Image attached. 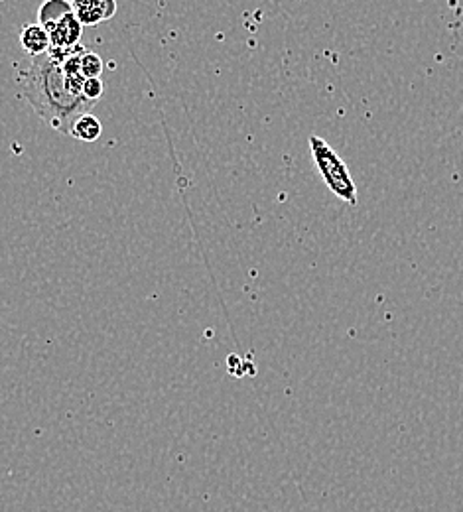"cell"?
<instances>
[{
  "mask_svg": "<svg viewBox=\"0 0 463 512\" xmlns=\"http://www.w3.org/2000/svg\"><path fill=\"white\" fill-rule=\"evenodd\" d=\"M103 81L101 79H85L83 81V87H81V95L89 101V103H97L103 95Z\"/></svg>",
  "mask_w": 463,
  "mask_h": 512,
  "instance_id": "9",
  "label": "cell"
},
{
  "mask_svg": "<svg viewBox=\"0 0 463 512\" xmlns=\"http://www.w3.org/2000/svg\"><path fill=\"white\" fill-rule=\"evenodd\" d=\"M20 44L24 48V52L30 58L48 54L52 44H50V34L42 24H28L24 26V30L20 32Z\"/></svg>",
  "mask_w": 463,
  "mask_h": 512,
  "instance_id": "5",
  "label": "cell"
},
{
  "mask_svg": "<svg viewBox=\"0 0 463 512\" xmlns=\"http://www.w3.org/2000/svg\"><path fill=\"white\" fill-rule=\"evenodd\" d=\"M16 81L36 115L60 134H71L73 123L95 107L81 95L85 79H69L50 52L20 65Z\"/></svg>",
  "mask_w": 463,
  "mask_h": 512,
  "instance_id": "1",
  "label": "cell"
},
{
  "mask_svg": "<svg viewBox=\"0 0 463 512\" xmlns=\"http://www.w3.org/2000/svg\"><path fill=\"white\" fill-rule=\"evenodd\" d=\"M67 2H73V0H67Z\"/></svg>",
  "mask_w": 463,
  "mask_h": 512,
  "instance_id": "10",
  "label": "cell"
},
{
  "mask_svg": "<svg viewBox=\"0 0 463 512\" xmlns=\"http://www.w3.org/2000/svg\"><path fill=\"white\" fill-rule=\"evenodd\" d=\"M71 8L81 26H97L117 14V0H73Z\"/></svg>",
  "mask_w": 463,
  "mask_h": 512,
  "instance_id": "4",
  "label": "cell"
},
{
  "mask_svg": "<svg viewBox=\"0 0 463 512\" xmlns=\"http://www.w3.org/2000/svg\"><path fill=\"white\" fill-rule=\"evenodd\" d=\"M69 12H73V8H71V2H67V0H44L38 10V24L48 28Z\"/></svg>",
  "mask_w": 463,
  "mask_h": 512,
  "instance_id": "7",
  "label": "cell"
},
{
  "mask_svg": "<svg viewBox=\"0 0 463 512\" xmlns=\"http://www.w3.org/2000/svg\"><path fill=\"white\" fill-rule=\"evenodd\" d=\"M310 150H312V158L314 164L320 172V176L324 178L326 186L330 188V192L339 197L341 201H345L347 205H357V188L355 182L347 170V164L341 160V156L331 148L330 144L312 134L310 136Z\"/></svg>",
  "mask_w": 463,
  "mask_h": 512,
  "instance_id": "2",
  "label": "cell"
},
{
  "mask_svg": "<svg viewBox=\"0 0 463 512\" xmlns=\"http://www.w3.org/2000/svg\"><path fill=\"white\" fill-rule=\"evenodd\" d=\"M79 73H81L83 79H101V73H103V60H101V56H97L93 52H85L81 56Z\"/></svg>",
  "mask_w": 463,
  "mask_h": 512,
  "instance_id": "8",
  "label": "cell"
},
{
  "mask_svg": "<svg viewBox=\"0 0 463 512\" xmlns=\"http://www.w3.org/2000/svg\"><path fill=\"white\" fill-rule=\"evenodd\" d=\"M101 132H103L101 121H99L95 115L85 113V115H81V117L73 123L69 136H73V138H77V140H81V142H95V140H99Z\"/></svg>",
  "mask_w": 463,
  "mask_h": 512,
  "instance_id": "6",
  "label": "cell"
},
{
  "mask_svg": "<svg viewBox=\"0 0 463 512\" xmlns=\"http://www.w3.org/2000/svg\"><path fill=\"white\" fill-rule=\"evenodd\" d=\"M50 34V44H52V52H67L79 46L81 34H83V26L81 22L75 18L73 12L66 14L64 18H60L56 24L46 28Z\"/></svg>",
  "mask_w": 463,
  "mask_h": 512,
  "instance_id": "3",
  "label": "cell"
}]
</instances>
